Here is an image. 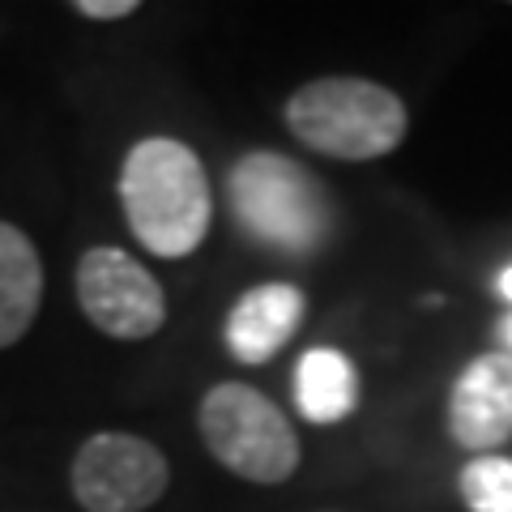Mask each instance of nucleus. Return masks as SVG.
Instances as JSON below:
<instances>
[{
	"label": "nucleus",
	"mask_w": 512,
	"mask_h": 512,
	"mask_svg": "<svg viewBox=\"0 0 512 512\" xmlns=\"http://www.w3.org/2000/svg\"><path fill=\"white\" fill-rule=\"evenodd\" d=\"M495 295L512 303V265H508V269H500V278H495Z\"/></svg>",
	"instance_id": "obj_14"
},
{
	"label": "nucleus",
	"mask_w": 512,
	"mask_h": 512,
	"mask_svg": "<svg viewBox=\"0 0 512 512\" xmlns=\"http://www.w3.org/2000/svg\"><path fill=\"white\" fill-rule=\"evenodd\" d=\"M73 286L86 320L116 342H146L167 325L163 286L124 248L103 244L82 252Z\"/></svg>",
	"instance_id": "obj_5"
},
{
	"label": "nucleus",
	"mask_w": 512,
	"mask_h": 512,
	"mask_svg": "<svg viewBox=\"0 0 512 512\" xmlns=\"http://www.w3.org/2000/svg\"><path fill=\"white\" fill-rule=\"evenodd\" d=\"M197 427L218 466L248 483L278 487L299 470V436L261 389L222 380L201 397Z\"/></svg>",
	"instance_id": "obj_4"
},
{
	"label": "nucleus",
	"mask_w": 512,
	"mask_h": 512,
	"mask_svg": "<svg viewBox=\"0 0 512 512\" xmlns=\"http://www.w3.org/2000/svg\"><path fill=\"white\" fill-rule=\"evenodd\" d=\"M457 491L466 512H512V457H470L457 474Z\"/></svg>",
	"instance_id": "obj_11"
},
{
	"label": "nucleus",
	"mask_w": 512,
	"mask_h": 512,
	"mask_svg": "<svg viewBox=\"0 0 512 512\" xmlns=\"http://www.w3.org/2000/svg\"><path fill=\"white\" fill-rule=\"evenodd\" d=\"M43 303V261L30 235L0 222V350L22 342Z\"/></svg>",
	"instance_id": "obj_10"
},
{
	"label": "nucleus",
	"mask_w": 512,
	"mask_h": 512,
	"mask_svg": "<svg viewBox=\"0 0 512 512\" xmlns=\"http://www.w3.org/2000/svg\"><path fill=\"white\" fill-rule=\"evenodd\" d=\"M73 495L86 512H146L167 495L171 466L133 431H99L73 457Z\"/></svg>",
	"instance_id": "obj_6"
},
{
	"label": "nucleus",
	"mask_w": 512,
	"mask_h": 512,
	"mask_svg": "<svg viewBox=\"0 0 512 512\" xmlns=\"http://www.w3.org/2000/svg\"><path fill=\"white\" fill-rule=\"evenodd\" d=\"M282 120L303 150L372 163L393 154L410 133L406 103L372 77H312L282 107Z\"/></svg>",
	"instance_id": "obj_3"
},
{
	"label": "nucleus",
	"mask_w": 512,
	"mask_h": 512,
	"mask_svg": "<svg viewBox=\"0 0 512 512\" xmlns=\"http://www.w3.org/2000/svg\"><path fill=\"white\" fill-rule=\"evenodd\" d=\"M303 316H308V299H303L299 286H291V282L248 286V291L235 299V308L227 312L222 342H227V350L239 363L261 367L295 338Z\"/></svg>",
	"instance_id": "obj_8"
},
{
	"label": "nucleus",
	"mask_w": 512,
	"mask_h": 512,
	"mask_svg": "<svg viewBox=\"0 0 512 512\" xmlns=\"http://www.w3.org/2000/svg\"><path fill=\"white\" fill-rule=\"evenodd\" d=\"M227 205L252 244L295 261L325 252L338 227L325 180L278 150H248L239 158L227 175Z\"/></svg>",
	"instance_id": "obj_2"
},
{
	"label": "nucleus",
	"mask_w": 512,
	"mask_h": 512,
	"mask_svg": "<svg viewBox=\"0 0 512 512\" xmlns=\"http://www.w3.org/2000/svg\"><path fill=\"white\" fill-rule=\"evenodd\" d=\"M495 338H500V350H504V355H512V312L500 320V329H495Z\"/></svg>",
	"instance_id": "obj_13"
},
{
	"label": "nucleus",
	"mask_w": 512,
	"mask_h": 512,
	"mask_svg": "<svg viewBox=\"0 0 512 512\" xmlns=\"http://www.w3.org/2000/svg\"><path fill=\"white\" fill-rule=\"evenodd\" d=\"M448 436L470 457H487L512 440V355H474L448 393Z\"/></svg>",
	"instance_id": "obj_7"
},
{
	"label": "nucleus",
	"mask_w": 512,
	"mask_h": 512,
	"mask_svg": "<svg viewBox=\"0 0 512 512\" xmlns=\"http://www.w3.org/2000/svg\"><path fill=\"white\" fill-rule=\"evenodd\" d=\"M359 406V367L346 350L312 346L295 363V410L312 427L346 423Z\"/></svg>",
	"instance_id": "obj_9"
},
{
	"label": "nucleus",
	"mask_w": 512,
	"mask_h": 512,
	"mask_svg": "<svg viewBox=\"0 0 512 512\" xmlns=\"http://www.w3.org/2000/svg\"><path fill=\"white\" fill-rule=\"evenodd\" d=\"M141 5L137 0H77L73 13H82L90 22H120V18H133Z\"/></svg>",
	"instance_id": "obj_12"
},
{
	"label": "nucleus",
	"mask_w": 512,
	"mask_h": 512,
	"mask_svg": "<svg viewBox=\"0 0 512 512\" xmlns=\"http://www.w3.org/2000/svg\"><path fill=\"white\" fill-rule=\"evenodd\" d=\"M120 205L146 252L163 261L192 256L214 222V192L201 154L175 137L137 141L120 167Z\"/></svg>",
	"instance_id": "obj_1"
}]
</instances>
